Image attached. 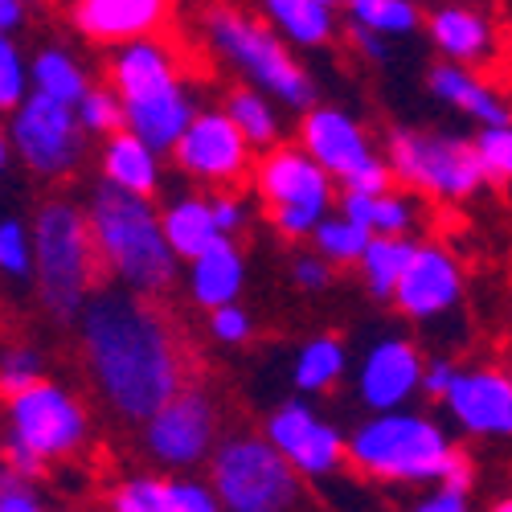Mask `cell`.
Instances as JSON below:
<instances>
[{
  "label": "cell",
  "instance_id": "obj_41",
  "mask_svg": "<svg viewBox=\"0 0 512 512\" xmlns=\"http://www.w3.org/2000/svg\"><path fill=\"white\" fill-rule=\"evenodd\" d=\"M209 205H213V218H218V226H222L226 238L242 234L250 209H246V201H242L234 189H213V193H209Z\"/></svg>",
  "mask_w": 512,
  "mask_h": 512
},
{
  "label": "cell",
  "instance_id": "obj_16",
  "mask_svg": "<svg viewBox=\"0 0 512 512\" xmlns=\"http://www.w3.org/2000/svg\"><path fill=\"white\" fill-rule=\"evenodd\" d=\"M459 300H463V271L455 263V254L439 242H418L390 304L414 324H435L451 316Z\"/></svg>",
  "mask_w": 512,
  "mask_h": 512
},
{
  "label": "cell",
  "instance_id": "obj_32",
  "mask_svg": "<svg viewBox=\"0 0 512 512\" xmlns=\"http://www.w3.org/2000/svg\"><path fill=\"white\" fill-rule=\"evenodd\" d=\"M345 9L353 25H365L381 37H406L422 25L414 0H345Z\"/></svg>",
  "mask_w": 512,
  "mask_h": 512
},
{
  "label": "cell",
  "instance_id": "obj_35",
  "mask_svg": "<svg viewBox=\"0 0 512 512\" xmlns=\"http://www.w3.org/2000/svg\"><path fill=\"white\" fill-rule=\"evenodd\" d=\"M33 95V74L17 37H0V107L13 111Z\"/></svg>",
  "mask_w": 512,
  "mask_h": 512
},
{
  "label": "cell",
  "instance_id": "obj_6",
  "mask_svg": "<svg viewBox=\"0 0 512 512\" xmlns=\"http://www.w3.org/2000/svg\"><path fill=\"white\" fill-rule=\"evenodd\" d=\"M91 439V414L62 381L41 377L9 394L5 410V472L37 480L46 463L74 459Z\"/></svg>",
  "mask_w": 512,
  "mask_h": 512
},
{
  "label": "cell",
  "instance_id": "obj_25",
  "mask_svg": "<svg viewBox=\"0 0 512 512\" xmlns=\"http://www.w3.org/2000/svg\"><path fill=\"white\" fill-rule=\"evenodd\" d=\"M345 377H349V349H345V340H340V336L320 332V336L304 340V345L295 349L291 381H295V390H300L304 398L332 394Z\"/></svg>",
  "mask_w": 512,
  "mask_h": 512
},
{
  "label": "cell",
  "instance_id": "obj_19",
  "mask_svg": "<svg viewBox=\"0 0 512 512\" xmlns=\"http://www.w3.org/2000/svg\"><path fill=\"white\" fill-rule=\"evenodd\" d=\"M173 17V0H74L70 21L95 46H127L140 37H160Z\"/></svg>",
  "mask_w": 512,
  "mask_h": 512
},
{
  "label": "cell",
  "instance_id": "obj_48",
  "mask_svg": "<svg viewBox=\"0 0 512 512\" xmlns=\"http://www.w3.org/2000/svg\"><path fill=\"white\" fill-rule=\"evenodd\" d=\"M25 21H29V5H25V0H0V33L13 37Z\"/></svg>",
  "mask_w": 512,
  "mask_h": 512
},
{
  "label": "cell",
  "instance_id": "obj_38",
  "mask_svg": "<svg viewBox=\"0 0 512 512\" xmlns=\"http://www.w3.org/2000/svg\"><path fill=\"white\" fill-rule=\"evenodd\" d=\"M476 144H480V156H484V168H488V181L512 185V123L480 127Z\"/></svg>",
  "mask_w": 512,
  "mask_h": 512
},
{
  "label": "cell",
  "instance_id": "obj_11",
  "mask_svg": "<svg viewBox=\"0 0 512 512\" xmlns=\"http://www.w3.org/2000/svg\"><path fill=\"white\" fill-rule=\"evenodd\" d=\"M5 144L25 164V173H33L41 181H58V177H70L82 164L87 127H82L74 107L33 91L21 107L9 111Z\"/></svg>",
  "mask_w": 512,
  "mask_h": 512
},
{
  "label": "cell",
  "instance_id": "obj_18",
  "mask_svg": "<svg viewBox=\"0 0 512 512\" xmlns=\"http://www.w3.org/2000/svg\"><path fill=\"white\" fill-rule=\"evenodd\" d=\"M451 422L472 439H512V377L476 365L459 369L451 394L443 398Z\"/></svg>",
  "mask_w": 512,
  "mask_h": 512
},
{
  "label": "cell",
  "instance_id": "obj_37",
  "mask_svg": "<svg viewBox=\"0 0 512 512\" xmlns=\"http://www.w3.org/2000/svg\"><path fill=\"white\" fill-rule=\"evenodd\" d=\"M164 512H226L222 496L213 492L209 480H197L193 472L189 476H173L164 488Z\"/></svg>",
  "mask_w": 512,
  "mask_h": 512
},
{
  "label": "cell",
  "instance_id": "obj_50",
  "mask_svg": "<svg viewBox=\"0 0 512 512\" xmlns=\"http://www.w3.org/2000/svg\"><path fill=\"white\" fill-rule=\"evenodd\" d=\"M320 5H328V9H340V5H345V0H320Z\"/></svg>",
  "mask_w": 512,
  "mask_h": 512
},
{
  "label": "cell",
  "instance_id": "obj_4",
  "mask_svg": "<svg viewBox=\"0 0 512 512\" xmlns=\"http://www.w3.org/2000/svg\"><path fill=\"white\" fill-rule=\"evenodd\" d=\"M29 226H33V254H37L33 291L54 320L70 324L87 312L103 271L91 218L74 201H46L33 213Z\"/></svg>",
  "mask_w": 512,
  "mask_h": 512
},
{
  "label": "cell",
  "instance_id": "obj_30",
  "mask_svg": "<svg viewBox=\"0 0 512 512\" xmlns=\"http://www.w3.org/2000/svg\"><path fill=\"white\" fill-rule=\"evenodd\" d=\"M414 250H418V242H410V238L373 234L369 250L361 254V263H357L373 300H381V304L394 300V291H398V283H402V275H406V267L414 259Z\"/></svg>",
  "mask_w": 512,
  "mask_h": 512
},
{
  "label": "cell",
  "instance_id": "obj_46",
  "mask_svg": "<svg viewBox=\"0 0 512 512\" xmlns=\"http://www.w3.org/2000/svg\"><path fill=\"white\" fill-rule=\"evenodd\" d=\"M410 512H472V500H467V492H459V488L435 484L426 496H418V504Z\"/></svg>",
  "mask_w": 512,
  "mask_h": 512
},
{
  "label": "cell",
  "instance_id": "obj_47",
  "mask_svg": "<svg viewBox=\"0 0 512 512\" xmlns=\"http://www.w3.org/2000/svg\"><path fill=\"white\" fill-rule=\"evenodd\" d=\"M353 46L369 58V62H390V37H381L365 25H353Z\"/></svg>",
  "mask_w": 512,
  "mask_h": 512
},
{
  "label": "cell",
  "instance_id": "obj_1",
  "mask_svg": "<svg viewBox=\"0 0 512 512\" xmlns=\"http://www.w3.org/2000/svg\"><path fill=\"white\" fill-rule=\"evenodd\" d=\"M82 361L95 394L127 422H148L185 390V345L152 295L132 287H99L78 316Z\"/></svg>",
  "mask_w": 512,
  "mask_h": 512
},
{
  "label": "cell",
  "instance_id": "obj_12",
  "mask_svg": "<svg viewBox=\"0 0 512 512\" xmlns=\"http://www.w3.org/2000/svg\"><path fill=\"white\" fill-rule=\"evenodd\" d=\"M144 426V455L177 476L209 463L218 451V406L201 386H185L168 398Z\"/></svg>",
  "mask_w": 512,
  "mask_h": 512
},
{
  "label": "cell",
  "instance_id": "obj_15",
  "mask_svg": "<svg viewBox=\"0 0 512 512\" xmlns=\"http://www.w3.org/2000/svg\"><path fill=\"white\" fill-rule=\"evenodd\" d=\"M422 369L426 357L418 353L414 340L406 336H381L365 349V357L357 361V398L369 414L381 410H402L414 402V394H422Z\"/></svg>",
  "mask_w": 512,
  "mask_h": 512
},
{
  "label": "cell",
  "instance_id": "obj_13",
  "mask_svg": "<svg viewBox=\"0 0 512 512\" xmlns=\"http://www.w3.org/2000/svg\"><path fill=\"white\" fill-rule=\"evenodd\" d=\"M250 152L254 148L238 132V123L226 115V107H218V111H197L189 132L168 156L177 160L181 177L209 189H234L250 173Z\"/></svg>",
  "mask_w": 512,
  "mask_h": 512
},
{
  "label": "cell",
  "instance_id": "obj_17",
  "mask_svg": "<svg viewBox=\"0 0 512 512\" xmlns=\"http://www.w3.org/2000/svg\"><path fill=\"white\" fill-rule=\"evenodd\" d=\"M300 144L328 168L340 189H349L365 168H373L381 156L373 152V140L365 127L340 107H312L300 119Z\"/></svg>",
  "mask_w": 512,
  "mask_h": 512
},
{
  "label": "cell",
  "instance_id": "obj_20",
  "mask_svg": "<svg viewBox=\"0 0 512 512\" xmlns=\"http://www.w3.org/2000/svg\"><path fill=\"white\" fill-rule=\"evenodd\" d=\"M426 87H431V95L467 115V119H476L480 127H500V123H512V99L496 87V82L480 78L476 66H459V62H435L431 74H426Z\"/></svg>",
  "mask_w": 512,
  "mask_h": 512
},
{
  "label": "cell",
  "instance_id": "obj_49",
  "mask_svg": "<svg viewBox=\"0 0 512 512\" xmlns=\"http://www.w3.org/2000/svg\"><path fill=\"white\" fill-rule=\"evenodd\" d=\"M488 512H512V496H504V500H496Z\"/></svg>",
  "mask_w": 512,
  "mask_h": 512
},
{
  "label": "cell",
  "instance_id": "obj_3",
  "mask_svg": "<svg viewBox=\"0 0 512 512\" xmlns=\"http://www.w3.org/2000/svg\"><path fill=\"white\" fill-rule=\"evenodd\" d=\"M111 87L123 95L127 132L144 136L160 152H173L189 132V123L197 119V99L181 82L177 54L160 37H140L127 41V46H115Z\"/></svg>",
  "mask_w": 512,
  "mask_h": 512
},
{
  "label": "cell",
  "instance_id": "obj_2",
  "mask_svg": "<svg viewBox=\"0 0 512 512\" xmlns=\"http://www.w3.org/2000/svg\"><path fill=\"white\" fill-rule=\"evenodd\" d=\"M87 218H91V234L99 246L103 271L119 287H132V291L156 300V295H164L177 283L181 259H177V250L168 246L160 209L152 205V197H136V193L99 185L91 193Z\"/></svg>",
  "mask_w": 512,
  "mask_h": 512
},
{
  "label": "cell",
  "instance_id": "obj_28",
  "mask_svg": "<svg viewBox=\"0 0 512 512\" xmlns=\"http://www.w3.org/2000/svg\"><path fill=\"white\" fill-rule=\"evenodd\" d=\"M279 107L267 91L250 87V82H242V87H234L226 95V115L238 123V132L250 140L254 152H271L279 140H283V123H279Z\"/></svg>",
  "mask_w": 512,
  "mask_h": 512
},
{
  "label": "cell",
  "instance_id": "obj_8",
  "mask_svg": "<svg viewBox=\"0 0 512 512\" xmlns=\"http://www.w3.org/2000/svg\"><path fill=\"white\" fill-rule=\"evenodd\" d=\"M386 160L398 185L435 201H467L488 185L480 144L455 132H435V127H394L386 140Z\"/></svg>",
  "mask_w": 512,
  "mask_h": 512
},
{
  "label": "cell",
  "instance_id": "obj_43",
  "mask_svg": "<svg viewBox=\"0 0 512 512\" xmlns=\"http://www.w3.org/2000/svg\"><path fill=\"white\" fill-rule=\"evenodd\" d=\"M455 377H459V365L451 357H426V369H422V398H431V402H443L455 386Z\"/></svg>",
  "mask_w": 512,
  "mask_h": 512
},
{
  "label": "cell",
  "instance_id": "obj_45",
  "mask_svg": "<svg viewBox=\"0 0 512 512\" xmlns=\"http://www.w3.org/2000/svg\"><path fill=\"white\" fill-rule=\"evenodd\" d=\"M439 484H443V488H459V492H472V484H476V463H472V455H467L463 447H455V451L447 455L443 472H439Z\"/></svg>",
  "mask_w": 512,
  "mask_h": 512
},
{
  "label": "cell",
  "instance_id": "obj_10",
  "mask_svg": "<svg viewBox=\"0 0 512 512\" xmlns=\"http://www.w3.org/2000/svg\"><path fill=\"white\" fill-rule=\"evenodd\" d=\"M254 189L267 201L271 226L291 242L312 238L332 205H340V185L304 144H275L263 152V160L254 164Z\"/></svg>",
  "mask_w": 512,
  "mask_h": 512
},
{
  "label": "cell",
  "instance_id": "obj_39",
  "mask_svg": "<svg viewBox=\"0 0 512 512\" xmlns=\"http://www.w3.org/2000/svg\"><path fill=\"white\" fill-rule=\"evenodd\" d=\"M46 377V357H41L33 345H13L0 361V386H5V398L33 386V381Z\"/></svg>",
  "mask_w": 512,
  "mask_h": 512
},
{
  "label": "cell",
  "instance_id": "obj_26",
  "mask_svg": "<svg viewBox=\"0 0 512 512\" xmlns=\"http://www.w3.org/2000/svg\"><path fill=\"white\" fill-rule=\"evenodd\" d=\"M295 50H320L336 37V9L320 5V0H254Z\"/></svg>",
  "mask_w": 512,
  "mask_h": 512
},
{
  "label": "cell",
  "instance_id": "obj_23",
  "mask_svg": "<svg viewBox=\"0 0 512 512\" xmlns=\"http://www.w3.org/2000/svg\"><path fill=\"white\" fill-rule=\"evenodd\" d=\"M160 156L164 152L152 148L136 132H119V136L103 140V156H99L103 185L136 193V197H156V189H160Z\"/></svg>",
  "mask_w": 512,
  "mask_h": 512
},
{
  "label": "cell",
  "instance_id": "obj_31",
  "mask_svg": "<svg viewBox=\"0 0 512 512\" xmlns=\"http://www.w3.org/2000/svg\"><path fill=\"white\" fill-rule=\"evenodd\" d=\"M308 242H312L316 254H324L332 267H353V263H361V254L369 250L373 230L353 222L345 209H336V213H328V218L316 226V234Z\"/></svg>",
  "mask_w": 512,
  "mask_h": 512
},
{
  "label": "cell",
  "instance_id": "obj_29",
  "mask_svg": "<svg viewBox=\"0 0 512 512\" xmlns=\"http://www.w3.org/2000/svg\"><path fill=\"white\" fill-rule=\"evenodd\" d=\"M340 209L349 213L353 222H361L365 230L373 234H394V238H406L414 226H418V209L406 193L390 189L381 197H369V193H345L340 189Z\"/></svg>",
  "mask_w": 512,
  "mask_h": 512
},
{
  "label": "cell",
  "instance_id": "obj_34",
  "mask_svg": "<svg viewBox=\"0 0 512 512\" xmlns=\"http://www.w3.org/2000/svg\"><path fill=\"white\" fill-rule=\"evenodd\" d=\"M74 111H78L82 127H87V136L111 140V136L127 132V107H123V95L115 87H91V95L82 99Z\"/></svg>",
  "mask_w": 512,
  "mask_h": 512
},
{
  "label": "cell",
  "instance_id": "obj_14",
  "mask_svg": "<svg viewBox=\"0 0 512 512\" xmlns=\"http://www.w3.org/2000/svg\"><path fill=\"white\" fill-rule=\"evenodd\" d=\"M263 435L291 459V467L304 480H324L349 459V435L304 398L275 406L267 414Z\"/></svg>",
  "mask_w": 512,
  "mask_h": 512
},
{
  "label": "cell",
  "instance_id": "obj_5",
  "mask_svg": "<svg viewBox=\"0 0 512 512\" xmlns=\"http://www.w3.org/2000/svg\"><path fill=\"white\" fill-rule=\"evenodd\" d=\"M205 41L234 74H242V82L267 91L275 103L291 111L316 107V78L295 58V46L271 21H259L234 5H218L205 13Z\"/></svg>",
  "mask_w": 512,
  "mask_h": 512
},
{
  "label": "cell",
  "instance_id": "obj_7",
  "mask_svg": "<svg viewBox=\"0 0 512 512\" xmlns=\"http://www.w3.org/2000/svg\"><path fill=\"white\" fill-rule=\"evenodd\" d=\"M451 451L447 426L410 406L369 414L349 435V463L381 484H439Z\"/></svg>",
  "mask_w": 512,
  "mask_h": 512
},
{
  "label": "cell",
  "instance_id": "obj_44",
  "mask_svg": "<svg viewBox=\"0 0 512 512\" xmlns=\"http://www.w3.org/2000/svg\"><path fill=\"white\" fill-rule=\"evenodd\" d=\"M291 279L300 291H324L332 283V263L324 259V254H300V259L291 263Z\"/></svg>",
  "mask_w": 512,
  "mask_h": 512
},
{
  "label": "cell",
  "instance_id": "obj_21",
  "mask_svg": "<svg viewBox=\"0 0 512 512\" xmlns=\"http://www.w3.org/2000/svg\"><path fill=\"white\" fill-rule=\"evenodd\" d=\"M426 37H431L439 58L459 66H484L496 58V46H500L492 17L472 5H439L426 17Z\"/></svg>",
  "mask_w": 512,
  "mask_h": 512
},
{
  "label": "cell",
  "instance_id": "obj_40",
  "mask_svg": "<svg viewBox=\"0 0 512 512\" xmlns=\"http://www.w3.org/2000/svg\"><path fill=\"white\" fill-rule=\"evenodd\" d=\"M205 328H209V336L218 340V345L238 349V345H246V340H250L254 320H250V312L242 304H226V308L205 312Z\"/></svg>",
  "mask_w": 512,
  "mask_h": 512
},
{
  "label": "cell",
  "instance_id": "obj_33",
  "mask_svg": "<svg viewBox=\"0 0 512 512\" xmlns=\"http://www.w3.org/2000/svg\"><path fill=\"white\" fill-rule=\"evenodd\" d=\"M33 226L25 218H5L0 222V271L13 283H33Z\"/></svg>",
  "mask_w": 512,
  "mask_h": 512
},
{
  "label": "cell",
  "instance_id": "obj_24",
  "mask_svg": "<svg viewBox=\"0 0 512 512\" xmlns=\"http://www.w3.org/2000/svg\"><path fill=\"white\" fill-rule=\"evenodd\" d=\"M160 222H164V234H168V246L177 250V259L189 263L197 254H205L213 242H222V226L213 218V205L209 197H197V193H181L173 197L164 209H160Z\"/></svg>",
  "mask_w": 512,
  "mask_h": 512
},
{
  "label": "cell",
  "instance_id": "obj_9",
  "mask_svg": "<svg viewBox=\"0 0 512 512\" xmlns=\"http://www.w3.org/2000/svg\"><path fill=\"white\" fill-rule=\"evenodd\" d=\"M300 480L267 435H230L209 459V484L226 512H291L300 504Z\"/></svg>",
  "mask_w": 512,
  "mask_h": 512
},
{
  "label": "cell",
  "instance_id": "obj_27",
  "mask_svg": "<svg viewBox=\"0 0 512 512\" xmlns=\"http://www.w3.org/2000/svg\"><path fill=\"white\" fill-rule=\"evenodd\" d=\"M29 74H33V91L37 95H46V99H58L66 107H78L82 99L91 95V74L87 66H82L70 50L62 46H46V50H37L29 58Z\"/></svg>",
  "mask_w": 512,
  "mask_h": 512
},
{
  "label": "cell",
  "instance_id": "obj_42",
  "mask_svg": "<svg viewBox=\"0 0 512 512\" xmlns=\"http://www.w3.org/2000/svg\"><path fill=\"white\" fill-rule=\"evenodd\" d=\"M0 512H50L41 504L33 480H21L13 472H5V484H0Z\"/></svg>",
  "mask_w": 512,
  "mask_h": 512
},
{
  "label": "cell",
  "instance_id": "obj_36",
  "mask_svg": "<svg viewBox=\"0 0 512 512\" xmlns=\"http://www.w3.org/2000/svg\"><path fill=\"white\" fill-rule=\"evenodd\" d=\"M164 488L168 480L160 476H127L111 488L107 512H164Z\"/></svg>",
  "mask_w": 512,
  "mask_h": 512
},
{
  "label": "cell",
  "instance_id": "obj_22",
  "mask_svg": "<svg viewBox=\"0 0 512 512\" xmlns=\"http://www.w3.org/2000/svg\"><path fill=\"white\" fill-rule=\"evenodd\" d=\"M242 287H246V254L238 250L234 238L213 242L205 254L185 263V291L201 312L238 304Z\"/></svg>",
  "mask_w": 512,
  "mask_h": 512
}]
</instances>
